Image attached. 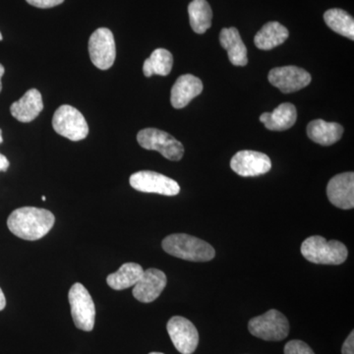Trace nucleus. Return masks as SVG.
Returning <instances> with one entry per match:
<instances>
[{"mask_svg":"<svg viewBox=\"0 0 354 354\" xmlns=\"http://www.w3.org/2000/svg\"><path fill=\"white\" fill-rule=\"evenodd\" d=\"M55 216L46 209L23 207L13 211L7 220L9 230L24 241L43 239L55 225Z\"/></svg>","mask_w":354,"mask_h":354,"instance_id":"1","label":"nucleus"},{"mask_svg":"<svg viewBox=\"0 0 354 354\" xmlns=\"http://www.w3.org/2000/svg\"><path fill=\"white\" fill-rule=\"evenodd\" d=\"M162 245L169 255L190 262H209L216 255L215 249L208 242L185 234L169 235Z\"/></svg>","mask_w":354,"mask_h":354,"instance_id":"2","label":"nucleus"},{"mask_svg":"<svg viewBox=\"0 0 354 354\" xmlns=\"http://www.w3.org/2000/svg\"><path fill=\"white\" fill-rule=\"evenodd\" d=\"M302 256L318 265H341L346 262L348 251L346 245L337 241H327L320 235L305 239L301 245Z\"/></svg>","mask_w":354,"mask_h":354,"instance_id":"3","label":"nucleus"},{"mask_svg":"<svg viewBox=\"0 0 354 354\" xmlns=\"http://www.w3.org/2000/svg\"><path fill=\"white\" fill-rule=\"evenodd\" d=\"M248 330L254 337L264 341L279 342L290 334V323L283 313L272 309L263 315L251 319Z\"/></svg>","mask_w":354,"mask_h":354,"instance_id":"4","label":"nucleus"},{"mask_svg":"<svg viewBox=\"0 0 354 354\" xmlns=\"http://www.w3.org/2000/svg\"><path fill=\"white\" fill-rule=\"evenodd\" d=\"M72 319L79 330L91 332L94 329L95 307L94 300L82 283H74L68 293Z\"/></svg>","mask_w":354,"mask_h":354,"instance_id":"5","label":"nucleus"},{"mask_svg":"<svg viewBox=\"0 0 354 354\" xmlns=\"http://www.w3.org/2000/svg\"><path fill=\"white\" fill-rule=\"evenodd\" d=\"M137 141L142 148L149 151H157L169 160H180L184 155V147L169 133L156 129L146 128L141 130L137 135Z\"/></svg>","mask_w":354,"mask_h":354,"instance_id":"6","label":"nucleus"},{"mask_svg":"<svg viewBox=\"0 0 354 354\" xmlns=\"http://www.w3.org/2000/svg\"><path fill=\"white\" fill-rule=\"evenodd\" d=\"M53 127L57 134L74 142L85 139L88 134V125L83 114L68 104L57 109L53 118Z\"/></svg>","mask_w":354,"mask_h":354,"instance_id":"7","label":"nucleus"},{"mask_svg":"<svg viewBox=\"0 0 354 354\" xmlns=\"http://www.w3.org/2000/svg\"><path fill=\"white\" fill-rule=\"evenodd\" d=\"M88 55L97 68L108 70L116 57L115 41L113 32L108 28H100L88 39Z\"/></svg>","mask_w":354,"mask_h":354,"instance_id":"8","label":"nucleus"},{"mask_svg":"<svg viewBox=\"0 0 354 354\" xmlns=\"http://www.w3.org/2000/svg\"><path fill=\"white\" fill-rule=\"evenodd\" d=\"M135 190L144 193H156L165 196H176L180 192V186L174 179L151 171L135 172L129 179Z\"/></svg>","mask_w":354,"mask_h":354,"instance_id":"9","label":"nucleus"},{"mask_svg":"<svg viewBox=\"0 0 354 354\" xmlns=\"http://www.w3.org/2000/svg\"><path fill=\"white\" fill-rule=\"evenodd\" d=\"M172 344L181 354H192L199 344V333L188 319L172 317L167 325Z\"/></svg>","mask_w":354,"mask_h":354,"instance_id":"10","label":"nucleus"},{"mask_svg":"<svg viewBox=\"0 0 354 354\" xmlns=\"http://www.w3.org/2000/svg\"><path fill=\"white\" fill-rule=\"evenodd\" d=\"M311 75L306 70L297 66H283L272 69L269 81L283 94L297 92L311 83Z\"/></svg>","mask_w":354,"mask_h":354,"instance_id":"11","label":"nucleus"},{"mask_svg":"<svg viewBox=\"0 0 354 354\" xmlns=\"http://www.w3.org/2000/svg\"><path fill=\"white\" fill-rule=\"evenodd\" d=\"M230 167L241 176H258L271 171L272 162L264 153L245 150L235 153L230 160Z\"/></svg>","mask_w":354,"mask_h":354,"instance_id":"12","label":"nucleus"},{"mask_svg":"<svg viewBox=\"0 0 354 354\" xmlns=\"http://www.w3.org/2000/svg\"><path fill=\"white\" fill-rule=\"evenodd\" d=\"M167 279L164 272L151 268L144 271L143 276L133 288V297L143 304L155 301L165 290Z\"/></svg>","mask_w":354,"mask_h":354,"instance_id":"13","label":"nucleus"},{"mask_svg":"<svg viewBox=\"0 0 354 354\" xmlns=\"http://www.w3.org/2000/svg\"><path fill=\"white\" fill-rule=\"evenodd\" d=\"M327 195L334 206L342 209L354 207V174L344 172L333 177L327 186Z\"/></svg>","mask_w":354,"mask_h":354,"instance_id":"14","label":"nucleus"},{"mask_svg":"<svg viewBox=\"0 0 354 354\" xmlns=\"http://www.w3.org/2000/svg\"><path fill=\"white\" fill-rule=\"evenodd\" d=\"M44 102L41 93L37 88L27 91L19 101L13 102L10 113L20 122H31L43 111Z\"/></svg>","mask_w":354,"mask_h":354,"instance_id":"15","label":"nucleus"},{"mask_svg":"<svg viewBox=\"0 0 354 354\" xmlns=\"http://www.w3.org/2000/svg\"><path fill=\"white\" fill-rule=\"evenodd\" d=\"M203 83L196 76L185 74L179 77L171 88V102L176 109L185 108L197 95L201 94Z\"/></svg>","mask_w":354,"mask_h":354,"instance_id":"16","label":"nucleus"},{"mask_svg":"<svg viewBox=\"0 0 354 354\" xmlns=\"http://www.w3.org/2000/svg\"><path fill=\"white\" fill-rule=\"evenodd\" d=\"M297 120V109L290 102L279 104L272 113H264L260 116L261 122L272 131H285L290 129L295 124Z\"/></svg>","mask_w":354,"mask_h":354,"instance_id":"17","label":"nucleus"},{"mask_svg":"<svg viewBox=\"0 0 354 354\" xmlns=\"http://www.w3.org/2000/svg\"><path fill=\"white\" fill-rule=\"evenodd\" d=\"M220 43L227 51L230 62L235 66H245L248 64L247 48L236 28H225L220 34Z\"/></svg>","mask_w":354,"mask_h":354,"instance_id":"18","label":"nucleus"},{"mask_svg":"<svg viewBox=\"0 0 354 354\" xmlns=\"http://www.w3.org/2000/svg\"><path fill=\"white\" fill-rule=\"evenodd\" d=\"M344 127L339 123L327 122L323 120L311 121L307 127V135L312 141L322 146H330L339 141Z\"/></svg>","mask_w":354,"mask_h":354,"instance_id":"19","label":"nucleus"},{"mask_svg":"<svg viewBox=\"0 0 354 354\" xmlns=\"http://www.w3.org/2000/svg\"><path fill=\"white\" fill-rule=\"evenodd\" d=\"M290 36L288 29L279 22H269L256 34L254 43L259 50H270L285 43Z\"/></svg>","mask_w":354,"mask_h":354,"instance_id":"20","label":"nucleus"},{"mask_svg":"<svg viewBox=\"0 0 354 354\" xmlns=\"http://www.w3.org/2000/svg\"><path fill=\"white\" fill-rule=\"evenodd\" d=\"M143 274V268L137 263H125L118 272L109 274L106 283L114 290H127L136 285Z\"/></svg>","mask_w":354,"mask_h":354,"instance_id":"21","label":"nucleus"},{"mask_svg":"<svg viewBox=\"0 0 354 354\" xmlns=\"http://www.w3.org/2000/svg\"><path fill=\"white\" fill-rule=\"evenodd\" d=\"M191 28L197 34H204L212 26L211 6L206 0H193L188 6Z\"/></svg>","mask_w":354,"mask_h":354,"instance_id":"22","label":"nucleus"},{"mask_svg":"<svg viewBox=\"0 0 354 354\" xmlns=\"http://www.w3.org/2000/svg\"><path fill=\"white\" fill-rule=\"evenodd\" d=\"M172 65H174V57L171 51L165 48H157L144 62L143 73L146 77L167 76L171 73Z\"/></svg>","mask_w":354,"mask_h":354,"instance_id":"23","label":"nucleus"},{"mask_svg":"<svg viewBox=\"0 0 354 354\" xmlns=\"http://www.w3.org/2000/svg\"><path fill=\"white\" fill-rule=\"evenodd\" d=\"M324 20L333 31L353 41L354 20L348 12L339 8L330 9L324 14Z\"/></svg>","mask_w":354,"mask_h":354,"instance_id":"24","label":"nucleus"},{"mask_svg":"<svg viewBox=\"0 0 354 354\" xmlns=\"http://www.w3.org/2000/svg\"><path fill=\"white\" fill-rule=\"evenodd\" d=\"M285 354H315L312 348H310L308 344H305L304 342L290 341L286 344Z\"/></svg>","mask_w":354,"mask_h":354,"instance_id":"25","label":"nucleus"},{"mask_svg":"<svg viewBox=\"0 0 354 354\" xmlns=\"http://www.w3.org/2000/svg\"><path fill=\"white\" fill-rule=\"evenodd\" d=\"M28 3L38 8H51L62 4L64 0H26Z\"/></svg>","mask_w":354,"mask_h":354,"instance_id":"26","label":"nucleus"},{"mask_svg":"<svg viewBox=\"0 0 354 354\" xmlns=\"http://www.w3.org/2000/svg\"><path fill=\"white\" fill-rule=\"evenodd\" d=\"M342 354H354V332L351 333L348 339H346L344 344H342Z\"/></svg>","mask_w":354,"mask_h":354,"instance_id":"27","label":"nucleus"},{"mask_svg":"<svg viewBox=\"0 0 354 354\" xmlns=\"http://www.w3.org/2000/svg\"><path fill=\"white\" fill-rule=\"evenodd\" d=\"M9 160H7L6 156L0 153V171H6L9 167Z\"/></svg>","mask_w":354,"mask_h":354,"instance_id":"28","label":"nucleus"},{"mask_svg":"<svg viewBox=\"0 0 354 354\" xmlns=\"http://www.w3.org/2000/svg\"><path fill=\"white\" fill-rule=\"evenodd\" d=\"M6 306V298L3 291L0 288V311H2Z\"/></svg>","mask_w":354,"mask_h":354,"instance_id":"29","label":"nucleus"},{"mask_svg":"<svg viewBox=\"0 0 354 354\" xmlns=\"http://www.w3.org/2000/svg\"><path fill=\"white\" fill-rule=\"evenodd\" d=\"M4 71H6V70H4V67L2 66V64H0V92H1L2 90L1 78L2 76H3Z\"/></svg>","mask_w":354,"mask_h":354,"instance_id":"30","label":"nucleus"},{"mask_svg":"<svg viewBox=\"0 0 354 354\" xmlns=\"http://www.w3.org/2000/svg\"><path fill=\"white\" fill-rule=\"evenodd\" d=\"M2 131H1V129H0V144L2 143V142H3V139H2Z\"/></svg>","mask_w":354,"mask_h":354,"instance_id":"31","label":"nucleus"},{"mask_svg":"<svg viewBox=\"0 0 354 354\" xmlns=\"http://www.w3.org/2000/svg\"><path fill=\"white\" fill-rule=\"evenodd\" d=\"M149 354H164V353H149Z\"/></svg>","mask_w":354,"mask_h":354,"instance_id":"32","label":"nucleus"},{"mask_svg":"<svg viewBox=\"0 0 354 354\" xmlns=\"http://www.w3.org/2000/svg\"><path fill=\"white\" fill-rule=\"evenodd\" d=\"M41 199H43V201H46V197H44V196L41 197Z\"/></svg>","mask_w":354,"mask_h":354,"instance_id":"33","label":"nucleus"},{"mask_svg":"<svg viewBox=\"0 0 354 354\" xmlns=\"http://www.w3.org/2000/svg\"><path fill=\"white\" fill-rule=\"evenodd\" d=\"M0 41H2V35H1V32H0Z\"/></svg>","mask_w":354,"mask_h":354,"instance_id":"34","label":"nucleus"}]
</instances>
